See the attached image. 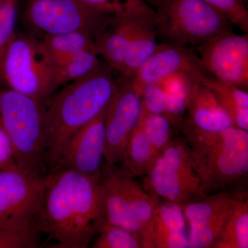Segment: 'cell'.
<instances>
[{
	"label": "cell",
	"instance_id": "cell-16",
	"mask_svg": "<svg viewBox=\"0 0 248 248\" xmlns=\"http://www.w3.org/2000/svg\"><path fill=\"white\" fill-rule=\"evenodd\" d=\"M186 225L184 212L179 203H158L143 248H189Z\"/></svg>",
	"mask_w": 248,
	"mask_h": 248
},
{
	"label": "cell",
	"instance_id": "cell-28",
	"mask_svg": "<svg viewBox=\"0 0 248 248\" xmlns=\"http://www.w3.org/2000/svg\"><path fill=\"white\" fill-rule=\"evenodd\" d=\"M78 1L91 9L96 10L108 16L151 12L155 10L143 0H78Z\"/></svg>",
	"mask_w": 248,
	"mask_h": 248
},
{
	"label": "cell",
	"instance_id": "cell-11",
	"mask_svg": "<svg viewBox=\"0 0 248 248\" xmlns=\"http://www.w3.org/2000/svg\"><path fill=\"white\" fill-rule=\"evenodd\" d=\"M246 197V192H222L179 204L190 227L189 248H213L235 205Z\"/></svg>",
	"mask_w": 248,
	"mask_h": 248
},
{
	"label": "cell",
	"instance_id": "cell-23",
	"mask_svg": "<svg viewBox=\"0 0 248 248\" xmlns=\"http://www.w3.org/2000/svg\"><path fill=\"white\" fill-rule=\"evenodd\" d=\"M195 80L192 76L177 74L159 81L166 93L164 116L173 125L180 126L187 110L191 88Z\"/></svg>",
	"mask_w": 248,
	"mask_h": 248
},
{
	"label": "cell",
	"instance_id": "cell-1",
	"mask_svg": "<svg viewBox=\"0 0 248 248\" xmlns=\"http://www.w3.org/2000/svg\"><path fill=\"white\" fill-rule=\"evenodd\" d=\"M99 179L69 169L47 174L36 226L40 234L58 248H87L106 222Z\"/></svg>",
	"mask_w": 248,
	"mask_h": 248
},
{
	"label": "cell",
	"instance_id": "cell-20",
	"mask_svg": "<svg viewBox=\"0 0 248 248\" xmlns=\"http://www.w3.org/2000/svg\"><path fill=\"white\" fill-rule=\"evenodd\" d=\"M196 81L211 90L234 126L248 131V94L246 90L210 76L201 74Z\"/></svg>",
	"mask_w": 248,
	"mask_h": 248
},
{
	"label": "cell",
	"instance_id": "cell-2",
	"mask_svg": "<svg viewBox=\"0 0 248 248\" xmlns=\"http://www.w3.org/2000/svg\"><path fill=\"white\" fill-rule=\"evenodd\" d=\"M107 63L57 90L44 104L46 159L57 169L72 137L105 110L119 84Z\"/></svg>",
	"mask_w": 248,
	"mask_h": 248
},
{
	"label": "cell",
	"instance_id": "cell-19",
	"mask_svg": "<svg viewBox=\"0 0 248 248\" xmlns=\"http://www.w3.org/2000/svg\"><path fill=\"white\" fill-rule=\"evenodd\" d=\"M157 36L155 11L142 16L129 46L126 58L121 73L122 79H130L151 58L158 46Z\"/></svg>",
	"mask_w": 248,
	"mask_h": 248
},
{
	"label": "cell",
	"instance_id": "cell-7",
	"mask_svg": "<svg viewBox=\"0 0 248 248\" xmlns=\"http://www.w3.org/2000/svg\"><path fill=\"white\" fill-rule=\"evenodd\" d=\"M147 175L150 194L166 202L184 203L205 197L190 148L180 139L171 140Z\"/></svg>",
	"mask_w": 248,
	"mask_h": 248
},
{
	"label": "cell",
	"instance_id": "cell-9",
	"mask_svg": "<svg viewBox=\"0 0 248 248\" xmlns=\"http://www.w3.org/2000/svg\"><path fill=\"white\" fill-rule=\"evenodd\" d=\"M109 16L78 0H29L25 9L28 24L42 37L75 31L94 36Z\"/></svg>",
	"mask_w": 248,
	"mask_h": 248
},
{
	"label": "cell",
	"instance_id": "cell-29",
	"mask_svg": "<svg viewBox=\"0 0 248 248\" xmlns=\"http://www.w3.org/2000/svg\"><path fill=\"white\" fill-rule=\"evenodd\" d=\"M17 3L18 0H4L0 8V84L5 53L16 35Z\"/></svg>",
	"mask_w": 248,
	"mask_h": 248
},
{
	"label": "cell",
	"instance_id": "cell-5",
	"mask_svg": "<svg viewBox=\"0 0 248 248\" xmlns=\"http://www.w3.org/2000/svg\"><path fill=\"white\" fill-rule=\"evenodd\" d=\"M155 24L167 43L187 46H197L232 25L202 0H164L155 10Z\"/></svg>",
	"mask_w": 248,
	"mask_h": 248
},
{
	"label": "cell",
	"instance_id": "cell-31",
	"mask_svg": "<svg viewBox=\"0 0 248 248\" xmlns=\"http://www.w3.org/2000/svg\"><path fill=\"white\" fill-rule=\"evenodd\" d=\"M36 230L17 231L0 228V248H34L40 246Z\"/></svg>",
	"mask_w": 248,
	"mask_h": 248
},
{
	"label": "cell",
	"instance_id": "cell-17",
	"mask_svg": "<svg viewBox=\"0 0 248 248\" xmlns=\"http://www.w3.org/2000/svg\"><path fill=\"white\" fill-rule=\"evenodd\" d=\"M102 174L115 186L141 223L143 231L141 240L143 247V242L151 228L155 209L158 205L157 199L143 188L135 180V177L125 174L117 166L107 167L104 165Z\"/></svg>",
	"mask_w": 248,
	"mask_h": 248
},
{
	"label": "cell",
	"instance_id": "cell-10",
	"mask_svg": "<svg viewBox=\"0 0 248 248\" xmlns=\"http://www.w3.org/2000/svg\"><path fill=\"white\" fill-rule=\"evenodd\" d=\"M205 71L247 91L248 35L224 31L195 48Z\"/></svg>",
	"mask_w": 248,
	"mask_h": 248
},
{
	"label": "cell",
	"instance_id": "cell-3",
	"mask_svg": "<svg viewBox=\"0 0 248 248\" xmlns=\"http://www.w3.org/2000/svg\"><path fill=\"white\" fill-rule=\"evenodd\" d=\"M205 195L233 193L248 179V132L232 126L218 131L197 128L190 120L180 125Z\"/></svg>",
	"mask_w": 248,
	"mask_h": 248
},
{
	"label": "cell",
	"instance_id": "cell-4",
	"mask_svg": "<svg viewBox=\"0 0 248 248\" xmlns=\"http://www.w3.org/2000/svg\"><path fill=\"white\" fill-rule=\"evenodd\" d=\"M0 125L12 143L18 170L45 177L48 165L44 104L0 88Z\"/></svg>",
	"mask_w": 248,
	"mask_h": 248
},
{
	"label": "cell",
	"instance_id": "cell-21",
	"mask_svg": "<svg viewBox=\"0 0 248 248\" xmlns=\"http://www.w3.org/2000/svg\"><path fill=\"white\" fill-rule=\"evenodd\" d=\"M158 156L159 154L145 133L140 119L125 147L121 162L122 170L130 177L146 175Z\"/></svg>",
	"mask_w": 248,
	"mask_h": 248
},
{
	"label": "cell",
	"instance_id": "cell-35",
	"mask_svg": "<svg viewBox=\"0 0 248 248\" xmlns=\"http://www.w3.org/2000/svg\"><path fill=\"white\" fill-rule=\"evenodd\" d=\"M3 2H4V0H0V8H1V5H2Z\"/></svg>",
	"mask_w": 248,
	"mask_h": 248
},
{
	"label": "cell",
	"instance_id": "cell-33",
	"mask_svg": "<svg viewBox=\"0 0 248 248\" xmlns=\"http://www.w3.org/2000/svg\"><path fill=\"white\" fill-rule=\"evenodd\" d=\"M17 163L9 137L0 125V170H16Z\"/></svg>",
	"mask_w": 248,
	"mask_h": 248
},
{
	"label": "cell",
	"instance_id": "cell-6",
	"mask_svg": "<svg viewBox=\"0 0 248 248\" xmlns=\"http://www.w3.org/2000/svg\"><path fill=\"white\" fill-rule=\"evenodd\" d=\"M1 77L7 89L43 104L56 91L53 66L39 40L28 36L15 35L5 53Z\"/></svg>",
	"mask_w": 248,
	"mask_h": 248
},
{
	"label": "cell",
	"instance_id": "cell-18",
	"mask_svg": "<svg viewBox=\"0 0 248 248\" xmlns=\"http://www.w3.org/2000/svg\"><path fill=\"white\" fill-rule=\"evenodd\" d=\"M187 111L191 123L207 131H218L234 126L211 90L194 81L187 100Z\"/></svg>",
	"mask_w": 248,
	"mask_h": 248
},
{
	"label": "cell",
	"instance_id": "cell-34",
	"mask_svg": "<svg viewBox=\"0 0 248 248\" xmlns=\"http://www.w3.org/2000/svg\"><path fill=\"white\" fill-rule=\"evenodd\" d=\"M143 1L147 3L151 6H153L155 8H157L161 3L163 2L164 0H143ZM154 9V8H153Z\"/></svg>",
	"mask_w": 248,
	"mask_h": 248
},
{
	"label": "cell",
	"instance_id": "cell-30",
	"mask_svg": "<svg viewBox=\"0 0 248 248\" xmlns=\"http://www.w3.org/2000/svg\"><path fill=\"white\" fill-rule=\"evenodd\" d=\"M244 34L248 32V11L244 0H202Z\"/></svg>",
	"mask_w": 248,
	"mask_h": 248
},
{
	"label": "cell",
	"instance_id": "cell-8",
	"mask_svg": "<svg viewBox=\"0 0 248 248\" xmlns=\"http://www.w3.org/2000/svg\"><path fill=\"white\" fill-rule=\"evenodd\" d=\"M45 177L18 169L0 170V228L37 231Z\"/></svg>",
	"mask_w": 248,
	"mask_h": 248
},
{
	"label": "cell",
	"instance_id": "cell-25",
	"mask_svg": "<svg viewBox=\"0 0 248 248\" xmlns=\"http://www.w3.org/2000/svg\"><path fill=\"white\" fill-rule=\"evenodd\" d=\"M213 248H248V197L241 199L236 204L221 236L213 245Z\"/></svg>",
	"mask_w": 248,
	"mask_h": 248
},
{
	"label": "cell",
	"instance_id": "cell-14",
	"mask_svg": "<svg viewBox=\"0 0 248 248\" xmlns=\"http://www.w3.org/2000/svg\"><path fill=\"white\" fill-rule=\"evenodd\" d=\"M107 108L72 137L55 170L69 169L90 177H101L104 164Z\"/></svg>",
	"mask_w": 248,
	"mask_h": 248
},
{
	"label": "cell",
	"instance_id": "cell-24",
	"mask_svg": "<svg viewBox=\"0 0 248 248\" xmlns=\"http://www.w3.org/2000/svg\"><path fill=\"white\" fill-rule=\"evenodd\" d=\"M102 65L95 50H87L70 57L53 66L55 90L81 79Z\"/></svg>",
	"mask_w": 248,
	"mask_h": 248
},
{
	"label": "cell",
	"instance_id": "cell-15",
	"mask_svg": "<svg viewBox=\"0 0 248 248\" xmlns=\"http://www.w3.org/2000/svg\"><path fill=\"white\" fill-rule=\"evenodd\" d=\"M155 11L109 16L94 35L96 52L111 69L121 74L140 19Z\"/></svg>",
	"mask_w": 248,
	"mask_h": 248
},
{
	"label": "cell",
	"instance_id": "cell-32",
	"mask_svg": "<svg viewBox=\"0 0 248 248\" xmlns=\"http://www.w3.org/2000/svg\"><path fill=\"white\" fill-rule=\"evenodd\" d=\"M142 108L150 113L164 115L166 93L161 83L149 85L141 94Z\"/></svg>",
	"mask_w": 248,
	"mask_h": 248
},
{
	"label": "cell",
	"instance_id": "cell-26",
	"mask_svg": "<svg viewBox=\"0 0 248 248\" xmlns=\"http://www.w3.org/2000/svg\"><path fill=\"white\" fill-rule=\"evenodd\" d=\"M140 119L148 140L159 155L172 140V124L164 115L150 113L143 108Z\"/></svg>",
	"mask_w": 248,
	"mask_h": 248
},
{
	"label": "cell",
	"instance_id": "cell-27",
	"mask_svg": "<svg viewBox=\"0 0 248 248\" xmlns=\"http://www.w3.org/2000/svg\"><path fill=\"white\" fill-rule=\"evenodd\" d=\"M93 244L94 248H142L141 241L132 232L105 223Z\"/></svg>",
	"mask_w": 248,
	"mask_h": 248
},
{
	"label": "cell",
	"instance_id": "cell-13",
	"mask_svg": "<svg viewBox=\"0 0 248 248\" xmlns=\"http://www.w3.org/2000/svg\"><path fill=\"white\" fill-rule=\"evenodd\" d=\"M205 73L207 72L202 66L195 50L187 46L166 42L158 44L151 58L129 81L141 95L147 86L156 84L174 75H187L195 79Z\"/></svg>",
	"mask_w": 248,
	"mask_h": 248
},
{
	"label": "cell",
	"instance_id": "cell-22",
	"mask_svg": "<svg viewBox=\"0 0 248 248\" xmlns=\"http://www.w3.org/2000/svg\"><path fill=\"white\" fill-rule=\"evenodd\" d=\"M39 44L52 66L84 50H95L94 36L84 31L45 36Z\"/></svg>",
	"mask_w": 248,
	"mask_h": 248
},
{
	"label": "cell",
	"instance_id": "cell-12",
	"mask_svg": "<svg viewBox=\"0 0 248 248\" xmlns=\"http://www.w3.org/2000/svg\"><path fill=\"white\" fill-rule=\"evenodd\" d=\"M141 112V95L129 79H122L107 108L104 166L112 167L122 162L129 138L138 125Z\"/></svg>",
	"mask_w": 248,
	"mask_h": 248
}]
</instances>
